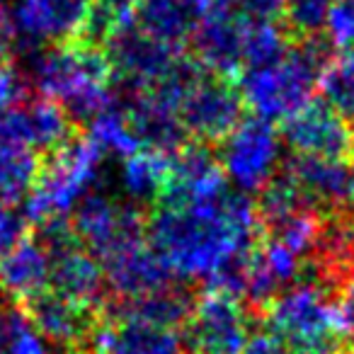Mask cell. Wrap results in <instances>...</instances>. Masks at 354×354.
Listing matches in <instances>:
<instances>
[{"label": "cell", "mask_w": 354, "mask_h": 354, "mask_svg": "<svg viewBox=\"0 0 354 354\" xmlns=\"http://www.w3.org/2000/svg\"><path fill=\"white\" fill-rule=\"evenodd\" d=\"M0 354H56L27 313L25 304L0 291Z\"/></svg>", "instance_id": "cell-25"}, {"label": "cell", "mask_w": 354, "mask_h": 354, "mask_svg": "<svg viewBox=\"0 0 354 354\" xmlns=\"http://www.w3.org/2000/svg\"><path fill=\"white\" fill-rule=\"evenodd\" d=\"M32 83L17 66L0 64V112L15 107L32 95Z\"/></svg>", "instance_id": "cell-31"}, {"label": "cell", "mask_w": 354, "mask_h": 354, "mask_svg": "<svg viewBox=\"0 0 354 354\" xmlns=\"http://www.w3.org/2000/svg\"><path fill=\"white\" fill-rule=\"evenodd\" d=\"M212 0H138L133 8V22L148 37L180 49L189 44L202 25Z\"/></svg>", "instance_id": "cell-21"}, {"label": "cell", "mask_w": 354, "mask_h": 354, "mask_svg": "<svg viewBox=\"0 0 354 354\" xmlns=\"http://www.w3.org/2000/svg\"><path fill=\"white\" fill-rule=\"evenodd\" d=\"M12 44H15V30H12L10 12H8L6 3L0 0V64H8Z\"/></svg>", "instance_id": "cell-34"}, {"label": "cell", "mask_w": 354, "mask_h": 354, "mask_svg": "<svg viewBox=\"0 0 354 354\" xmlns=\"http://www.w3.org/2000/svg\"><path fill=\"white\" fill-rule=\"evenodd\" d=\"M83 131L85 129L78 127L59 102L39 93H32L20 104L0 112V143L27 148L39 158Z\"/></svg>", "instance_id": "cell-11"}, {"label": "cell", "mask_w": 354, "mask_h": 354, "mask_svg": "<svg viewBox=\"0 0 354 354\" xmlns=\"http://www.w3.org/2000/svg\"><path fill=\"white\" fill-rule=\"evenodd\" d=\"M93 354H187L180 330L136 318L104 315L93 339Z\"/></svg>", "instance_id": "cell-20"}, {"label": "cell", "mask_w": 354, "mask_h": 354, "mask_svg": "<svg viewBox=\"0 0 354 354\" xmlns=\"http://www.w3.org/2000/svg\"><path fill=\"white\" fill-rule=\"evenodd\" d=\"M255 323L262 325V333L296 354H352V342L339 325L335 299L308 281H296L281 291Z\"/></svg>", "instance_id": "cell-4"}, {"label": "cell", "mask_w": 354, "mask_h": 354, "mask_svg": "<svg viewBox=\"0 0 354 354\" xmlns=\"http://www.w3.org/2000/svg\"><path fill=\"white\" fill-rule=\"evenodd\" d=\"M349 279H354V209L320 216L313 248L299 277V281L320 286L333 299Z\"/></svg>", "instance_id": "cell-14"}, {"label": "cell", "mask_w": 354, "mask_h": 354, "mask_svg": "<svg viewBox=\"0 0 354 354\" xmlns=\"http://www.w3.org/2000/svg\"><path fill=\"white\" fill-rule=\"evenodd\" d=\"M335 56L337 46L328 35H320L291 44L279 64L245 71L238 85L243 90L248 109L272 124L286 122L310 102L320 73L328 68Z\"/></svg>", "instance_id": "cell-3"}, {"label": "cell", "mask_w": 354, "mask_h": 354, "mask_svg": "<svg viewBox=\"0 0 354 354\" xmlns=\"http://www.w3.org/2000/svg\"><path fill=\"white\" fill-rule=\"evenodd\" d=\"M44 289H49V257L30 233L0 255V291L25 304Z\"/></svg>", "instance_id": "cell-23"}, {"label": "cell", "mask_w": 354, "mask_h": 354, "mask_svg": "<svg viewBox=\"0 0 354 354\" xmlns=\"http://www.w3.org/2000/svg\"><path fill=\"white\" fill-rule=\"evenodd\" d=\"M71 221L83 245L102 262L146 241L148 212L129 204L119 194L90 192L75 204Z\"/></svg>", "instance_id": "cell-7"}, {"label": "cell", "mask_w": 354, "mask_h": 354, "mask_svg": "<svg viewBox=\"0 0 354 354\" xmlns=\"http://www.w3.org/2000/svg\"><path fill=\"white\" fill-rule=\"evenodd\" d=\"M248 104L241 85L226 75L204 71L177 102V117L192 141L221 146L243 122Z\"/></svg>", "instance_id": "cell-6"}, {"label": "cell", "mask_w": 354, "mask_h": 354, "mask_svg": "<svg viewBox=\"0 0 354 354\" xmlns=\"http://www.w3.org/2000/svg\"><path fill=\"white\" fill-rule=\"evenodd\" d=\"M39 172V156L0 143V209H15L30 197Z\"/></svg>", "instance_id": "cell-26"}, {"label": "cell", "mask_w": 354, "mask_h": 354, "mask_svg": "<svg viewBox=\"0 0 354 354\" xmlns=\"http://www.w3.org/2000/svg\"><path fill=\"white\" fill-rule=\"evenodd\" d=\"M100 265H102L104 281H107L109 301L151 294V291L177 281L172 270L153 250L148 241L136 243V245L102 260Z\"/></svg>", "instance_id": "cell-18"}, {"label": "cell", "mask_w": 354, "mask_h": 354, "mask_svg": "<svg viewBox=\"0 0 354 354\" xmlns=\"http://www.w3.org/2000/svg\"><path fill=\"white\" fill-rule=\"evenodd\" d=\"M328 37L337 51L354 49V0H335L328 17Z\"/></svg>", "instance_id": "cell-30"}, {"label": "cell", "mask_w": 354, "mask_h": 354, "mask_svg": "<svg viewBox=\"0 0 354 354\" xmlns=\"http://www.w3.org/2000/svg\"><path fill=\"white\" fill-rule=\"evenodd\" d=\"M243 354H296L294 349H289L286 344H281L279 339H274L267 333H257L250 337V342L245 344Z\"/></svg>", "instance_id": "cell-33"}, {"label": "cell", "mask_w": 354, "mask_h": 354, "mask_svg": "<svg viewBox=\"0 0 354 354\" xmlns=\"http://www.w3.org/2000/svg\"><path fill=\"white\" fill-rule=\"evenodd\" d=\"M279 136L291 156L328 160H347L354 156V129L320 100L281 122Z\"/></svg>", "instance_id": "cell-15"}, {"label": "cell", "mask_w": 354, "mask_h": 354, "mask_svg": "<svg viewBox=\"0 0 354 354\" xmlns=\"http://www.w3.org/2000/svg\"><path fill=\"white\" fill-rule=\"evenodd\" d=\"M146 238L177 279L199 284L257 241L252 202L231 187L212 202L156 207L148 214Z\"/></svg>", "instance_id": "cell-1"}, {"label": "cell", "mask_w": 354, "mask_h": 354, "mask_svg": "<svg viewBox=\"0 0 354 354\" xmlns=\"http://www.w3.org/2000/svg\"><path fill=\"white\" fill-rule=\"evenodd\" d=\"M88 10L90 0H17L10 12L15 39L22 37L35 49L68 44L80 37Z\"/></svg>", "instance_id": "cell-16"}, {"label": "cell", "mask_w": 354, "mask_h": 354, "mask_svg": "<svg viewBox=\"0 0 354 354\" xmlns=\"http://www.w3.org/2000/svg\"><path fill=\"white\" fill-rule=\"evenodd\" d=\"M335 0H286L277 17V25L291 44L325 35Z\"/></svg>", "instance_id": "cell-28"}, {"label": "cell", "mask_w": 354, "mask_h": 354, "mask_svg": "<svg viewBox=\"0 0 354 354\" xmlns=\"http://www.w3.org/2000/svg\"><path fill=\"white\" fill-rule=\"evenodd\" d=\"M90 138L97 143L100 151L117 153V156H122V158L141 151L138 143L133 141L131 131H129L127 119H124L122 109H114V107H109L107 112H102L97 119H95Z\"/></svg>", "instance_id": "cell-29"}, {"label": "cell", "mask_w": 354, "mask_h": 354, "mask_svg": "<svg viewBox=\"0 0 354 354\" xmlns=\"http://www.w3.org/2000/svg\"><path fill=\"white\" fill-rule=\"evenodd\" d=\"M100 165L102 151L88 131L78 133L49 156H41L37 183L27 197V221L37 223L41 218L68 216L71 209H75V204L97 185Z\"/></svg>", "instance_id": "cell-5"}, {"label": "cell", "mask_w": 354, "mask_h": 354, "mask_svg": "<svg viewBox=\"0 0 354 354\" xmlns=\"http://www.w3.org/2000/svg\"><path fill=\"white\" fill-rule=\"evenodd\" d=\"M281 136L277 124L260 117H250L218 146V160L228 183H236L248 192H260L279 172Z\"/></svg>", "instance_id": "cell-9"}, {"label": "cell", "mask_w": 354, "mask_h": 354, "mask_svg": "<svg viewBox=\"0 0 354 354\" xmlns=\"http://www.w3.org/2000/svg\"><path fill=\"white\" fill-rule=\"evenodd\" d=\"M27 78L35 93L59 102L78 127L93 124L112 107L114 73L102 46L68 41V44L39 46L32 56Z\"/></svg>", "instance_id": "cell-2"}, {"label": "cell", "mask_w": 354, "mask_h": 354, "mask_svg": "<svg viewBox=\"0 0 354 354\" xmlns=\"http://www.w3.org/2000/svg\"><path fill=\"white\" fill-rule=\"evenodd\" d=\"M248 27L250 20L238 0H212L202 25L189 39V56L209 73L233 78L245 68Z\"/></svg>", "instance_id": "cell-10"}, {"label": "cell", "mask_w": 354, "mask_h": 354, "mask_svg": "<svg viewBox=\"0 0 354 354\" xmlns=\"http://www.w3.org/2000/svg\"><path fill=\"white\" fill-rule=\"evenodd\" d=\"M255 323L241 299L223 291H199L194 310L183 328L187 354H243Z\"/></svg>", "instance_id": "cell-8"}, {"label": "cell", "mask_w": 354, "mask_h": 354, "mask_svg": "<svg viewBox=\"0 0 354 354\" xmlns=\"http://www.w3.org/2000/svg\"><path fill=\"white\" fill-rule=\"evenodd\" d=\"M85 354H93V352H85Z\"/></svg>", "instance_id": "cell-35"}, {"label": "cell", "mask_w": 354, "mask_h": 354, "mask_svg": "<svg viewBox=\"0 0 354 354\" xmlns=\"http://www.w3.org/2000/svg\"><path fill=\"white\" fill-rule=\"evenodd\" d=\"M320 102L354 129V49L337 51L318 78Z\"/></svg>", "instance_id": "cell-27"}, {"label": "cell", "mask_w": 354, "mask_h": 354, "mask_svg": "<svg viewBox=\"0 0 354 354\" xmlns=\"http://www.w3.org/2000/svg\"><path fill=\"white\" fill-rule=\"evenodd\" d=\"M114 80L127 85V93L153 90L175 71L183 51L148 37L138 27L129 25L104 44Z\"/></svg>", "instance_id": "cell-13"}, {"label": "cell", "mask_w": 354, "mask_h": 354, "mask_svg": "<svg viewBox=\"0 0 354 354\" xmlns=\"http://www.w3.org/2000/svg\"><path fill=\"white\" fill-rule=\"evenodd\" d=\"M46 257H49V289L104 310L109 301L107 281L102 265L88 248L75 245Z\"/></svg>", "instance_id": "cell-22"}, {"label": "cell", "mask_w": 354, "mask_h": 354, "mask_svg": "<svg viewBox=\"0 0 354 354\" xmlns=\"http://www.w3.org/2000/svg\"><path fill=\"white\" fill-rule=\"evenodd\" d=\"M335 310H337L339 325L349 342H354V279H349L335 296Z\"/></svg>", "instance_id": "cell-32"}, {"label": "cell", "mask_w": 354, "mask_h": 354, "mask_svg": "<svg viewBox=\"0 0 354 354\" xmlns=\"http://www.w3.org/2000/svg\"><path fill=\"white\" fill-rule=\"evenodd\" d=\"M127 95L129 97L127 104L122 107V114L138 148L160 153V156H175L189 141L183 122L177 117V109L172 104L162 102L153 93Z\"/></svg>", "instance_id": "cell-17"}, {"label": "cell", "mask_w": 354, "mask_h": 354, "mask_svg": "<svg viewBox=\"0 0 354 354\" xmlns=\"http://www.w3.org/2000/svg\"><path fill=\"white\" fill-rule=\"evenodd\" d=\"M25 308L56 354L90 352L95 333L104 318L102 308L68 299L54 289H44L27 299Z\"/></svg>", "instance_id": "cell-12"}, {"label": "cell", "mask_w": 354, "mask_h": 354, "mask_svg": "<svg viewBox=\"0 0 354 354\" xmlns=\"http://www.w3.org/2000/svg\"><path fill=\"white\" fill-rule=\"evenodd\" d=\"M199 291L202 286L194 281L177 279L162 289L151 291V294L107 301L102 313L114 315V318H136L170 330H183L192 315Z\"/></svg>", "instance_id": "cell-19"}, {"label": "cell", "mask_w": 354, "mask_h": 354, "mask_svg": "<svg viewBox=\"0 0 354 354\" xmlns=\"http://www.w3.org/2000/svg\"><path fill=\"white\" fill-rule=\"evenodd\" d=\"M167 170H170V156L143 151V148L122 158L117 177L119 197L151 214L167 183Z\"/></svg>", "instance_id": "cell-24"}]
</instances>
